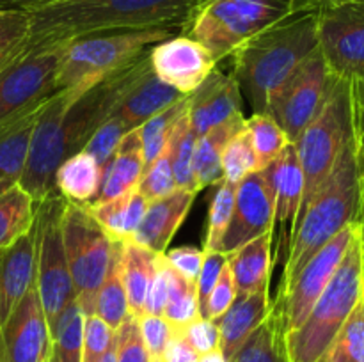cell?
<instances>
[{"instance_id": "obj_50", "label": "cell", "mask_w": 364, "mask_h": 362, "mask_svg": "<svg viewBox=\"0 0 364 362\" xmlns=\"http://www.w3.org/2000/svg\"><path fill=\"white\" fill-rule=\"evenodd\" d=\"M167 295H169V283H167L166 259H164V254H159L155 273H153L151 283L148 286V293H146L142 314L162 316L167 304Z\"/></svg>"}, {"instance_id": "obj_34", "label": "cell", "mask_w": 364, "mask_h": 362, "mask_svg": "<svg viewBox=\"0 0 364 362\" xmlns=\"http://www.w3.org/2000/svg\"><path fill=\"white\" fill-rule=\"evenodd\" d=\"M166 270L167 283H169V295H167V304L162 316L176 332H183L191 323L201 318L198 302V287H196V283L185 279L167 261Z\"/></svg>"}, {"instance_id": "obj_40", "label": "cell", "mask_w": 364, "mask_h": 362, "mask_svg": "<svg viewBox=\"0 0 364 362\" xmlns=\"http://www.w3.org/2000/svg\"><path fill=\"white\" fill-rule=\"evenodd\" d=\"M255 170H258V158H256L251 133L244 126L237 135H233L223 153L224 181L238 185Z\"/></svg>"}, {"instance_id": "obj_55", "label": "cell", "mask_w": 364, "mask_h": 362, "mask_svg": "<svg viewBox=\"0 0 364 362\" xmlns=\"http://www.w3.org/2000/svg\"><path fill=\"white\" fill-rule=\"evenodd\" d=\"M354 141L359 167H364V112L354 110Z\"/></svg>"}, {"instance_id": "obj_39", "label": "cell", "mask_w": 364, "mask_h": 362, "mask_svg": "<svg viewBox=\"0 0 364 362\" xmlns=\"http://www.w3.org/2000/svg\"><path fill=\"white\" fill-rule=\"evenodd\" d=\"M198 137L188 123V112L181 117L171 141V155H173V172L176 188L198 194V185L194 176V149Z\"/></svg>"}, {"instance_id": "obj_11", "label": "cell", "mask_w": 364, "mask_h": 362, "mask_svg": "<svg viewBox=\"0 0 364 362\" xmlns=\"http://www.w3.org/2000/svg\"><path fill=\"white\" fill-rule=\"evenodd\" d=\"M336 78L331 75L320 50L313 52L277 89L267 114L274 117L288 141L295 142L326 103Z\"/></svg>"}, {"instance_id": "obj_36", "label": "cell", "mask_w": 364, "mask_h": 362, "mask_svg": "<svg viewBox=\"0 0 364 362\" xmlns=\"http://www.w3.org/2000/svg\"><path fill=\"white\" fill-rule=\"evenodd\" d=\"M95 314L102 318L112 330H117L124 322L130 309H128L127 291H124L123 279H121L119 268V241H116L112 263H110L109 273L105 280L96 291L95 297Z\"/></svg>"}, {"instance_id": "obj_10", "label": "cell", "mask_w": 364, "mask_h": 362, "mask_svg": "<svg viewBox=\"0 0 364 362\" xmlns=\"http://www.w3.org/2000/svg\"><path fill=\"white\" fill-rule=\"evenodd\" d=\"M64 204L59 192L36 202V287L50 327L77 298L60 227Z\"/></svg>"}, {"instance_id": "obj_19", "label": "cell", "mask_w": 364, "mask_h": 362, "mask_svg": "<svg viewBox=\"0 0 364 362\" xmlns=\"http://www.w3.org/2000/svg\"><path fill=\"white\" fill-rule=\"evenodd\" d=\"M242 92L233 73L213 70L192 94H188V123L196 137L242 114Z\"/></svg>"}, {"instance_id": "obj_37", "label": "cell", "mask_w": 364, "mask_h": 362, "mask_svg": "<svg viewBox=\"0 0 364 362\" xmlns=\"http://www.w3.org/2000/svg\"><path fill=\"white\" fill-rule=\"evenodd\" d=\"M245 128L251 133L256 158H258V170L267 169L290 144L287 133L281 130L270 114H252L249 119H245Z\"/></svg>"}, {"instance_id": "obj_3", "label": "cell", "mask_w": 364, "mask_h": 362, "mask_svg": "<svg viewBox=\"0 0 364 362\" xmlns=\"http://www.w3.org/2000/svg\"><path fill=\"white\" fill-rule=\"evenodd\" d=\"M316 50V11H297L238 46L233 77L252 114H267L277 89Z\"/></svg>"}, {"instance_id": "obj_6", "label": "cell", "mask_w": 364, "mask_h": 362, "mask_svg": "<svg viewBox=\"0 0 364 362\" xmlns=\"http://www.w3.org/2000/svg\"><path fill=\"white\" fill-rule=\"evenodd\" d=\"M364 295L359 231L331 283L299 329L287 334L290 362H323L331 343Z\"/></svg>"}, {"instance_id": "obj_27", "label": "cell", "mask_w": 364, "mask_h": 362, "mask_svg": "<svg viewBox=\"0 0 364 362\" xmlns=\"http://www.w3.org/2000/svg\"><path fill=\"white\" fill-rule=\"evenodd\" d=\"M183 96L180 91L160 80L151 71L128 92L114 114L119 116L130 128H139L149 117L180 102Z\"/></svg>"}, {"instance_id": "obj_15", "label": "cell", "mask_w": 364, "mask_h": 362, "mask_svg": "<svg viewBox=\"0 0 364 362\" xmlns=\"http://www.w3.org/2000/svg\"><path fill=\"white\" fill-rule=\"evenodd\" d=\"M274 190L269 169L247 174L235 188L233 215L223 238L220 252L233 254L262 234L272 236Z\"/></svg>"}, {"instance_id": "obj_47", "label": "cell", "mask_w": 364, "mask_h": 362, "mask_svg": "<svg viewBox=\"0 0 364 362\" xmlns=\"http://www.w3.org/2000/svg\"><path fill=\"white\" fill-rule=\"evenodd\" d=\"M116 358L117 362H148L139 319L134 314H128L116 330Z\"/></svg>"}, {"instance_id": "obj_18", "label": "cell", "mask_w": 364, "mask_h": 362, "mask_svg": "<svg viewBox=\"0 0 364 362\" xmlns=\"http://www.w3.org/2000/svg\"><path fill=\"white\" fill-rule=\"evenodd\" d=\"M267 169L270 172L274 190L272 256L276 259L283 240H288V247L291 245L295 220L302 201V188H304V176L294 142H290Z\"/></svg>"}, {"instance_id": "obj_56", "label": "cell", "mask_w": 364, "mask_h": 362, "mask_svg": "<svg viewBox=\"0 0 364 362\" xmlns=\"http://www.w3.org/2000/svg\"><path fill=\"white\" fill-rule=\"evenodd\" d=\"M60 2V0H2L0 4H4L6 7L2 9H18V11H32L39 9V7L50 6V4Z\"/></svg>"}, {"instance_id": "obj_26", "label": "cell", "mask_w": 364, "mask_h": 362, "mask_svg": "<svg viewBox=\"0 0 364 362\" xmlns=\"http://www.w3.org/2000/svg\"><path fill=\"white\" fill-rule=\"evenodd\" d=\"M228 265L233 273L237 295L255 293L269 286L274 266L272 236L262 234L228 256Z\"/></svg>"}, {"instance_id": "obj_58", "label": "cell", "mask_w": 364, "mask_h": 362, "mask_svg": "<svg viewBox=\"0 0 364 362\" xmlns=\"http://www.w3.org/2000/svg\"><path fill=\"white\" fill-rule=\"evenodd\" d=\"M352 103H354V110L364 112V75L359 80L352 82Z\"/></svg>"}, {"instance_id": "obj_4", "label": "cell", "mask_w": 364, "mask_h": 362, "mask_svg": "<svg viewBox=\"0 0 364 362\" xmlns=\"http://www.w3.org/2000/svg\"><path fill=\"white\" fill-rule=\"evenodd\" d=\"M359 201V163L354 135L338 156L334 169L323 181L294 227L290 252L284 265L283 290L320 247L355 220ZM281 291V290H279Z\"/></svg>"}, {"instance_id": "obj_13", "label": "cell", "mask_w": 364, "mask_h": 362, "mask_svg": "<svg viewBox=\"0 0 364 362\" xmlns=\"http://www.w3.org/2000/svg\"><path fill=\"white\" fill-rule=\"evenodd\" d=\"M318 50L334 78L355 82L364 75V2L316 11Z\"/></svg>"}, {"instance_id": "obj_25", "label": "cell", "mask_w": 364, "mask_h": 362, "mask_svg": "<svg viewBox=\"0 0 364 362\" xmlns=\"http://www.w3.org/2000/svg\"><path fill=\"white\" fill-rule=\"evenodd\" d=\"M89 212L96 222L105 229L112 241H127L137 231L142 216H144L148 201L139 192V188L123 192L103 201H95L87 204Z\"/></svg>"}, {"instance_id": "obj_49", "label": "cell", "mask_w": 364, "mask_h": 362, "mask_svg": "<svg viewBox=\"0 0 364 362\" xmlns=\"http://www.w3.org/2000/svg\"><path fill=\"white\" fill-rule=\"evenodd\" d=\"M228 256L220 251H205V258H203L201 272H199L198 280H196V287H198V302L199 311H205L206 300H208L210 293H212L213 286L219 280L220 272L226 266Z\"/></svg>"}, {"instance_id": "obj_42", "label": "cell", "mask_w": 364, "mask_h": 362, "mask_svg": "<svg viewBox=\"0 0 364 362\" xmlns=\"http://www.w3.org/2000/svg\"><path fill=\"white\" fill-rule=\"evenodd\" d=\"M28 38V14L18 9H0V70L23 52Z\"/></svg>"}, {"instance_id": "obj_46", "label": "cell", "mask_w": 364, "mask_h": 362, "mask_svg": "<svg viewBox=\"0 0 364 362\" xmlns=\"http://www.w3.org/2000/svg\"><path fill=\"white\" fill-rule=\"evenodd\" d=\"M139 329L148 351V362H162L166 348L173 337L174 329L164 316L142 314L139 316Z\"/></svg>"}, {"instance_id": "obj_53", "label": "cell", "mask_w": 364, "mask_h": 362, "mask_svg": "<svg viewBox=\"0 0 364 362\" xmlns=\"http://www.w3.org/2000/svg\"><path fill=\"white\" fill-rule=\"evenodd\" d=\"M199 357L201 355L192 348L185 334L174 330L173 337H171L169 344L166 348L162 362H199Z\"/></svg>"}, {"instance_id": "obj_38", "label": "cell", "mask_w": 364, "mask_h": 362, "mask_svg": "<svg viewBox=\"0 0 364 362\" xmlns=\"http://www.w3.org/2000/svg\"><path fill=\"white\" fill-rule=\"evenodd\" d=\"M323 362H364V295L331 343Z\"/></svg>"}, {"instance_id": "obj_14", "label": "cell", "mask_w": 364, "mask_h": 362, "mask_svg": "<svg viewBox=\"0 0 364 362\" xmlns=\"http://www.w3.org/2000/svg\"><path fill=\"white\" fill-rule=\"evenodd\" d=\"M355 234H358V224L350 222L348 226H345L336 236L331 238L323 247H320L302 266L295 279L284 290L279 291L277 297L283 298L287 334L299 329L302 322L308 318L315 302L318 300V297L336 273L338 266L343 261Z\"/></svg>"}, {"instance_id": "obj_33", "label": "cell", "mask_w": 364, "mask_h": 362, "mask_svg": "<svg viewBox=\"0 0 364 362\" xmlns=\"http://www.w3.org/2000/svg\"><path fill=\"white\" fill-rule=\"evenodd\" d=\"M84 322L85 314L75 298L50 327V336H52L50 362H82Z\"/></svg>"}, {"instance_id": "obj_9", "label": "cell", "mask_w": 364, "mask_h": 362, "mask_svg": "<svg viewBox=\"0 0 364 362\" xmlns=\"http://www.w3.org/2000/svg\"><path fill=\"white\" fill-rule=\"evenodd\" d=\"M60 227L77 300L84 314H95L96 291L109 273L116 241L110 240L105 229L96 222L87 204H78L68 199Z\"/></svg>"}, {"instance_id": "obj_48", "label": "cell", "mask_w": 364, "mask_h": 362, "mask_svg": "<svg viewBox=\"0 0 364 362\" xmlns=\"http://www.w3.org/2000/svg\"><path fill=\"white\" fill-rule=\"evenodd\" d=\"M235 298H237V286H235L233 273H231L230 265L226 263V266H224L223 272H220L219 280H217L212 293H210L208 300H206L205 311H203L201 318L217 322V319L230 309V305L233 304Z\"/></svg>"}, {"instance_id": "obj_59", "label": "cell", "mask_w": 364, "mask_h": 362, "mask_svg": "<svg viewBox=\"0 0 364 362\" xmlns=\"http://www.w3.org/2000/svg\"><path fill=\"white\" fill-rule=\"evenodd\" d=\"M199 362H230L226 357H224V353L220 351V348H217V350L210 351V353H205L199 357Z\"/></svg>"}, {"instance_id": "obj_23", "label": "cell", "mask_w": 364, "mask_h": 362, "mask_svg": "<svg viewBox=\"0 0 364 362\" xmlns=\"http://www.w3.org/2000/svg\"><path fill=\"white\" fill-rule=\"evenodd\" d=\"M50 96L0 126V194L20 183L32 131Z\"/></svg>"}, {"instance_id": "obj_61", "label": "cell", "mask_w": 364, "mask_h": 362, "mask_svg": "<svg viewBox=\"0 0 364 362\" xmlns=\"http://www.w3.org/2000/svg\"><path fill=\"white\" fill-rule=\"evenodd\" d=\"M0 2H2V0H0Z\"/></svg>"}, {"instance_id": "obj_5", "label": "cell", "mask_w": 364, "mask_h": 362, "mask_svg": "<svg viewBox=\"0 0 364 362\" xmlns=\"http://www.w3.org/2000/svg\"><path fill=\"white\" fill-rule=\"evenodd\" d=\"M181 34L178 28H117L77 35L59 43L60 64L55 91L84 92L127 66L153 45Z\"/></svg>"}, {"instance_id": "obj_1", "label": "cell", "mask_w": 364, "mask_h": 362, "mask_svg": "<svg viewBox=\"0 0 364 362\" xmlns=\"http://www.w3.org/2000/svg\"><path fill=\"white\" fill-rule=\"evenodd\" d=\"M151 71L148 50L84 92H53L32 131L20 187L36 202L55 194V172L60 163L84 149L128 92Z\"/></svg>"}, {"instance_id": "obj_52", "label": "cell", "mask_w": 364, "mask_h": 362, "mask_svg": "<svg viewBox=\"0 0 364 362\" xmlns=\"http://www.w3.org/2000/svg\"><path fill=\"white\" fill-rule=\"evenodd\" d=\"M183 334L199 355L210 353V351L217 350L220 344L219 327L212 319L198 318L183 330Z\"/></svg>"}, {"instance_id": "obj_60", "label": "cell", "mask_w": 364, "mask_h": 362, "mask_svg": "<svg viewBox=\"0 0 364 362\" xmlns=\"http://www.w3.org/2000/svg\"><path fill=\"white\" fill-rule=\"evenodd\" d=\"M100 362H117V358H116V337H114L112 344H110V348L107 350V353L103 355V358Z\"/></svg>"}, {"instance_id": "obj_29", "label": "cell", "mask_w": 364, "mask_h": 362, "mask_svg": "<svg viewBox=\"0 0 364 362\" xmlns=\"http://www.w3.org/2000/svg\"><path fill=\"white\" fill-rule=\"evenodd\" d=\"M144 169V155H142L139 128H134L121 138L109 167L103 172L102 190H100L96 201L110 199L114 195L132 190V188H137Z\"/></svg>"}, {"instance_id": "obj_57", "label": "cell", "mask_w": 364, "mask_h": 362, "mask_svg": "<svg viewBox=\"0 0 364 362\" xmlns=\"http://www.w3.org/2000/svg\"><path fill=\"white\" fill-rule=\"evenodd\" d=\"M345 2H364V0H294L299 11H318L322 7L338 6Z\"/></svg>"}, {"instance_id": "obj_35", "label": "cell", "mask_w": 364, "mask_h": 362, "mask_svg": "<svg viewBox=\"0 0 364 362\" xmlns=\"http://www.w3.org/2000/svg\"><path fill=\"white\" fill-rule=\"evenodd\" d=\"M188 112V96H183L180 102L167 106L162 112L149 117L144 124L139 126V137L142 144V155H144V165L148 167L173 138L174 130L181 117Z\"/></svg>"}, {"instance_id": "obj_32", "label": "cell", "mask_w": 364, "mask_h": 362, "mask_svg": "<svg viewBox=\"0 0 364 362\" xmlns=\"http://www.w3.org/2000/svg\"><path fill=\"white\" fill-rule=\"evenodd\" d=\"M36 201L20 183L0 194V248L20 240L34 226Z\"/></svg>"}, {"instance_id": "obj_41", "label": "cell", "mask_w": 364, "mask_h": 362, "mask_svg": "<svg viewBox=\"0 0 364 362\" xmlns=\"http://www.w3.org/2000/svg\"><path fill=\"white\" fill-rule=\"evenodd\" d=\"M235 188H237V185L228 183V181L219 183V188H217L212 204H210L208 229H206L203 251H220L223 238L231 222V215H233Z\"/></svg>"}, {"instance_id": "obj_12", "label": "cell", "mask_w": 364, "mask_h": 362, "mask_svg": "<svg viewBox=\"0 0 364 362\" xmlns=\"http://www.w3.org/2000/svg\"><path fill=\"white\" fill-rule=\"evenodd\" d=\"M59 46L28 50L0 70V126L55 92Z\"/></svg>"}, {"instance_id": "obj_45", "label": "cell", "mask_w": 364, "mask_h": 362, "mask_svg": "<svg viewBox=\"0 0 364 362\" xmlns=\"http://www.w3.org/2000/svg\"><path fill=\"white\" fill-rule=\"evenodd\" d=\"M116 337V330L110 329L96 314H85L82 362H100Z\"/></svg>"}, {"instance_id": "obj_8", "label": "cell", "mask_w": 364, "mask_h": 362, "mask_svg": "<svg viewBox=\"0 0 364 362\" xmlns=\"http://www.w3.org/2000/svg\"><path fill=\"white\" fill-rule=\"evenodd\" d=\"M354 135V103L350 82L336 78L326 103L315 119L304 128L301 137L294 142L301 162L304 188L299 208V216L308 208L313 195L338 162L345 144ZM297 222V220H295Z\"/></svg>"}, {"instance_id": "obj_30", "label": "cell", "mask_w": 364, "mask_h": 362, "mask_svg": "<svg viewBox=\"0 0 364 362\" xmlns=\"http://www.w3.org/2000/svg\"><path fill=\"white\" fill-rule=\"evenodd\" d=\"M159 254L135 243L134 240L119 241V268L124 291L128 298V309L135 318L144 311L146 293L156 268Z\"/></svg>"}, {"instance_id": "obj_2", "label": "cell", "mask_w": 364, "mask_h": 362, "mask_svg": "<svg viewBox=\"0 0 364 362\" xmlns=\"http://www.w3.org/2000/svg\"><path fill=\"white\" fill-rule=\"evenodd\" d=\"M201 0H60L27 11V48H48L77 35L117 28H178L183 32Z\"/></svg>"}, {"instance_id": "obj_43", "label": "cell", "mask_w": 364, "mask_h": 362, "mask_svg": "<svg viewBox=\"0 0 364 362\" xmlns=\"http://www.w3.org/2000/svg\"><path fill=\"white\" fill-rule=\"evenodd\" d=\"M171 141H173V138H171ZM137 188L148 202L164 197V195L176 190V181H174L173 172V155H171V142L167 144V148L164 149L148 167H146Z\"/></svg>"}, {"instance_id": "obj_24", "label": "cell", "mask_w": 364, "mask_h": 362, "mask_svg": "<svg viewBox=\"0 0 364 362\" xmlns=\"http://www.w3.org/2000/svg\"><path fill=\"white\" fill-rule=\"evenodd\" d=\"M230 362H290L283 298L277 297L272 302L265 322L245 339Z\"/></svg>"}, {"instance_id": "obj_16", "label": "cell", "mask_w": 364, "mask_h": 362, "mask_svg": "<svg viewBox=\"0 0 364 362\" xmlns=\"http://www.w3.org/2000/svg\"><path fill=\"white\" fill-rule=\"evenodd\" d=\"M52 336L36 283L0 329V362H50Z\"/></svg>"}, {"instance_id": "obj_20", "label": "cell", "mask_w": 364, "mask_h": 362, "mask_svg": "<svg viewBox=\"0 0 364 362\" xmlns=\"http://www.w3.org/2000/svg\"><path fill=\"white\" fill-rule=\"evenodd\" d=\"M36 283V227L0 248V329Z\"/></svg>"}, {"instance_id": "obj_7", "label": "cell", "mask_w": 364, "mask_h": 362, "mask_svg": "<svg viewBox=\"0 0 364 362\" xmlns=\"http://www.w3.org/2000/svg\"><path fill=\"white\" fill-rule=\"evenodd\" d=\"M297 11L294 0H201L183 34L201 43L219 62Z\"/></svg>"}, {"instance_id": "obj_21", "label": "cell", "mask_w": 364, "mask_h": 362, "mask_svg": "<svg viewBox=\"0 0 364 362\" xmlns=\"http://www.w3.org/2000/svg\"><path fill=\"white\" fill-rule=\"evenodd\" d=\"M196 195L198 194L194 192L176 188L171 194L148 202L144 216L132 240L155 254H164L176 231L183 224L185 216L188 215Z\"/></svg>"}, {"instance_id": "obj_31", "label": "cell", "mask_w": 364, "mask_h": 362, "mask_svg": "<svg viewBox=\"0 0 364 362\" xmlns=\"http://www.w3.org/2000/svg\"><path fill=\"white\" fill-rule=\"evenodd\" d=\"M103 170L89 153L78 151L68 156L55 172L57 192L68 201L91 204L102 190Z\"/></svg>"}, {"instance_id": "obj_54", "label": "cell", "mask_w": 364, "mask_h": 362, "mask_svg": "<svg viewBox=\"0 0 364 362\" xmlns=\"http://www.w3.org/2000/svg\"><path fill=\"white\" fill-rule=\"evenodd\" d=\"M355 224L359 231V241H361L363 252V265H364V167H359V201H358V213H355Z\"/></svg>"}, {"instance_id": "obj_22", "label": "cell", "mask_w": 364, "mask_h": 362, "mask_svg": "<svg viewBox=\"0 0 364 362\" xmlns=\"http://www.w3.org/2000/svg\"><path fill=\"white\" fill-rule=\"evenodd\" d=\"M270 309L272 302L269 297V286L255 293L237 295L230 309L215 322L220 334L219 348L228 361H231L245 339L265 322Z\"/></svg>"}, {"instance_id": "obj_17", "label": "cell", "mask_w": 364, "mask_h": 362, "mask_svg": "<svg viewBox=\"0 0 364 362\" xmlns=\"http://www.w3.org/2000/svg\"><path fill=\"white\" fill-rule=\"evenodd\" d=\"M149 62L156 77L188 96L215 70L212 53L183 32L149 48Z\"/></svg>"}, {"instance_id": "obj_51", "label": "cell", "mask_w": 364, "mask_h": 362, "mask_svg": "<svg viewBox=\"0 0 364 362\" xmlns=\"http://www.w3.org/2000/svg\"><path fill=\"white\" fill-rule=\"evenodd\" d=\"M164 258L185 279L191 280V283H196L199 272H201L205 251H201L198 247H192V245H183V247L167 248L164 252Z\"/></svg>"}, {"instance_id": "obj_44", "label": "cell", "mask_w": 364, "mask_h": 362, "mask_svg": "<svg viewBox=\"0 0 364 362\" xmlns=\"http://www.w3.org/2000/svg\"><path fill=\"white\" fill-rule=\"evenodd\" d=\"M130 130H134V128L128 126L119 116L112 114V116L92 133V137L89 138L87 144L84 146L82 151L89 153V155L98 162V165L102 167L103 172H105L110 160H112L114 153H116L117 146H119L121 138H123Z\"/></svg>"}, {"instance_id": "obj_28", "label": "cell", "mask_w": 364, "mask_h": 362, "mask_svg": "<svg viewBox=\"0 0 364 362\" xmlns=\"http://www.w3.org/2000/svg\"><path fill=\"white\" fill-rule=\"evenodd\" d=\"M245 126L244 114L231 117L226 123L212 128L205 135L198 137L194 149V176L198 190L219 185L224 181L223 172V153L228 142Z\"/></svg>"}]
</instances>
